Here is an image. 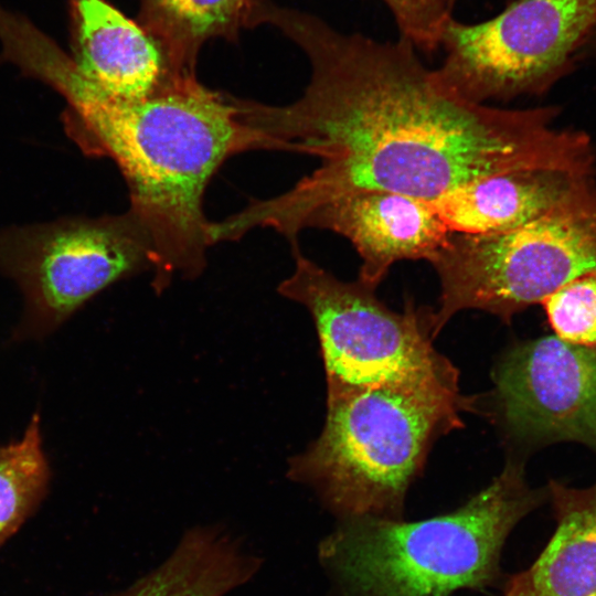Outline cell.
Here are the masks:
<instances>
[{
    "mask_svg": "<svg viewBox=\"0 0 596 596\" xmlns=\"http://www.w3.org/2000/svg\"><path fill=\"white\" fill-rule=\"evenodd\" d=\"M72 60L103 92L146 97L178 73L160 41L106 0H68Z\"/></svg>",
    "mask_w": 596,
    "mask_h": 596,
    "instance_id": "obj_11",
    "label": "cell"
},
{
    "mask_svg": "<svg viewBox=\"0 0 596 596\" xmlns=\"http://www.w3.org/2000/svg\"><path fill=\"white\" fill-rule=\"evenodd\" d=\"M542 306L556 337L596 348V270L565 284Z\"/></svg>",
    "mask_w": 596,
    "mask_h": 596,
    "instance_id": "obj_17",
    "label": "cell"
},
{
    "mask_svg": "<svg viewBox=\"0 0 596 596\" xmlns=\"http://www.w3.org/2000/svg\"><path fill=\"white\" fill-rule=\"evenodd\" d=\"M590 175L525 169L488 175L430 200L450 233L491 234L545 214Z\"/></svg>",
    "mask_w": 596,
    "mask_h": 596,
    "instance_id": "obj_12",
    "label": "cell"
},
{
    "mask_svg": "<svg viewBox=\"0 0 596 596\" xmlns=\"http://www.w3.org/2000/svg\"><path fill=\"white\" fill-rule=\"evenodd\" d=\"M473 404L458 381L327 394L322 432L291 458L288 473L345 519L398 520L433 443L461 427L460 414Z\"/></svg>",
    "mask_w": 596,
    "mask_h": 596,
    "instance_id": "obj_4",
    "label": "cell"
},
{
    "mask_svg": "<svg viewBox=\"0 0 596 596\" xmlns=\"http://www.w3.org/2000/svg\"><path fill=\"white\" fill-rule=\"evenodd\" d=\"M596 29V0H513L494 17L446 22L437 68L461 97L478 104L547 86Z\"/></svg>",
    "mask_w": 596,
    "mask_h": 596,
    "instance_id": "obj_8",
    "label": "cell"
},
{
    "mask_svg": "<svg viewBox=\"0 0 596 596\" xmlns=\"http://www.w3.org/2000/svg\"><path fill=\"white\" fill-rule=\"evenodd\" d=\"M31 75L65 98V129L77 146L120 169L128 211L151 245L153 288L160 292L177 275L199 276L211 246L203 211L210 180L235 155L275 150L244 121L235 96L180 75L146 97H115L89 83L58 46L38 56Z\"/></svg>",
    "mask_w": 596,
    "mask_h": 596,
    "instance_id": "obj_2",
    "label": "cell"
},
{
    "mask_svg": "<svg viewBox=\"0 0 596 596\" xmlns=\"http://www.w3.org/2000/svg\"><path fill=\"white\" fill-rule=\"evenodd\" d=\"M39 414L22 437L0 446V547L35 512L50 483Z\"/></svg>",
    "mask_w": 596,
    "mask_h": 596,
    "instance_id": "obj_16",
    "label": "cell"
},
{
    "mask_svg": "<svg viewBox=\"0 0 596 596\" xmlns=\"http://www.w3.org/2000/svg\"><path fill=\"white\" fill-rule=\"evenodd\" d=\"M264 0H138L137 21L164 47L173 68L196 75L202 46L212 39L237 42Z\"/></svg>",
    "mask_w": 596,
    "mask_h": 596,
    "instance_id": "obj_15",
    "label": "cell"
},
{
    "mask_svg": "<svg viewBox=\"0 0 596 596\" xmlns=\"http://www.w3.org/2000/svg\"><path fill=\"white\" fill-rule=\"evenodd\" d=\"M543 499L509 462L459 509L417 522L347 518L320 557L352 596H451L496 581L504 541Z\"/></svg>",
    "mask_w": 596,
    "mask_h": 596,
    "instance_id": "obj_3",
    "label": "cell"
},
{
    "mask_svg": "<svg viewBox=\"0 0 596 596\" xmlns=\"http://www.w3.org/2000/svg\"><path fill=\"white\" fill-rule=\"evenodd\" d=\"M257 567L256 557L228 534L196 526L164 562L115 596H225Z\"/></svg>",
    "mask_w": 596,
    "mask_h": 596,
    "instance_id": "obj_14",
    "label": "cell"
},
{
    "mask_svg": "<svg viewBox=\"0 0 596 596\" xmlns=\"http://www.w3.org/2000/svg\"><path fill=\"white\" fill-rule=\"evenodd\" d=\"M440 283L434 337L458 311L509 322L571 280L596 270V188L590 178L540 217L491 234L451 233L428 262Z\"/></svg>",
    "mask_w": 596,
    "mask_h": 596,
    "instance_id": "obj_5",
    "label": "cell"
},
{
    "mask_svg": "<svg viewBox=\"0 0 596 596\" xmlns=\"http://www.w3.org/2000/svg\"><path fill=\"white\" fill-rule=\"evenodd\" d=\"M390 9L401 36L416 49L434 52L440 47L443 30L451 17L446 0H382Z\"/></svg>",
    "mask_w": 596,
    "mask_h": 596,
    "instance_id": "obj_18",
    "label": "cell"
},
{
    "mask_svg": "<svg viewBox=\"0 0 596 596\" xmlns=\"http://www.w3.org/2000/svg\"><path fill=\"white\" fill-rule=\"evenodd\" d=\"M555 531L539 557L514 574L502 596H596V482H549Z\"/></svg>",
    "mask_w": 596,
    "mask_h": 596,
    "instance_id": "obj_13",
    "label": "cell"
},
{
    "mask_svg": "<svg viewBox=\"0 0 596 596\" xmlns=\"http://www.w3.org/2000/svg\"><path fill=\"white\" fill-rule=\"evenodd\" d=\"M585 45H589L596 49V29L594 30Z\"/></svg>",
    "mask_w": 596,
    "mask_h": 596,
    "instance_id": "obj_19",
    "label": "cell"
},
{
    "mask_svg": "<svg viewBox=\"0 0 596 596\" xmlns=\"http://www.w3.org/2000/svg\"><path fill=\"white\" fill-rule=\"evenodd\" d=\"M307 228L345 237L362 260L358 279L373 289L396 262H429L451 234L430 201L387 191L333 200L309 215Z\"/></svg>",
    "mask_w": 596,
    "mask_h": 596,
    "instance_id": "obj_10",
    "label": "cell"
},
{
    "mask_svg": "<svg viewBox=\"0 0 596 596\" xmlns=\"http://www.w3.org/2000/svg\"><path fill=\"white\" fill-rule=\"evenodd\" d=\"M295 269L278 286L307 308L316 326L327 394L382 385L458 381V372L433 347L432 312L407 305L391 310L375 289L343 281L291 248Z\"/></svg>",
    "mask_w": 596,
    "mask_h": 596,
    "instance_id": "obj_6",
    "label": "cell"
},
{
    "mask_svg": "<svg viewBox=\"0 0 596 596\" xmlns=\"http://www.w3.org/2000/svg\"><path fill=\"white\" fill-rule=\"evenodd\" d=\"M255 26L270 24L306 54L311 74L286 105L235 98L244 121L275 150L316 157L319 166L289 190L252 200L219 221L221 240L272 228L291 247L316 210L361 191L434 200L475 180L514 170L592 173L582 132L552 126L549 108L504 109L461 97L414 44L342 33L320 18L265 0Z\"/></svg>",
    "mask_w": 596,
    "mask_h": 596,
    "instance_id": "obj_1",
    "label": "cell"
},
{
    "mask_svg": "<svg viewBox=\"0 0 596 596\" xmlns=\"http://www.w3.org/2000/svg\"><path fill=\"white\" fill-rule=\"evenodd\" d=\"M151 268L149 238L129 211L0 233V270L24 298L21 336L49 334L113 283Z\"/></svg>",
    "mask_w": 596,
    "mask_h": 596,
    "instance_id": "obj_7",
    "label": "cell"
},
{
    "mask_svg": "<svg viewBox=\"0 0 596 596\" xmlns=\"http://www.w3.org/2000/svg\"><path fill=\"white\" fill-rule=\"evenodd\" d=\"M492 377L496 416L512 438L596 451V348L555 334L525 341L504 353Z\"/></svg>",
    "mask_w": 596,
    "mask_h": 596,
    "instance_id": "obj_9",
    "label": "cell"
}]
</instances>
